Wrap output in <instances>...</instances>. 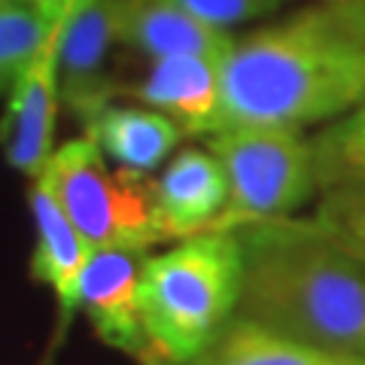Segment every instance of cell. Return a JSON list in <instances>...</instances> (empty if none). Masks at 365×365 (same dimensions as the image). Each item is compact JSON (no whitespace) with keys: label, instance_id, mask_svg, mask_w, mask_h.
Listing matches in <instances>:
<instances>
[{"label":"cell","instance_id":"cell-3","mask_svg":"<svg viewBox=\"0 0 365 365\" xmlns=\"http://www.w3.org/2000/svg\"><path fill=\"white\" fill-rule=\"evenodd\" d=\"M244 250L232 232H201L143 259L137 311L153 365H189L241 302Z\"/></svg>","mask_w":365,"mask_h":365},{"label":"cell","instance_id":"cell-20","mask_svg":"<svg viewBox=\"0 0 365 365\" xmlns=\"http://www.w3.org/2000/svg\"><path fill=\"white\" fill-rule=\"evenodd\" d=\"M40 4H46L49 9H55L58 16H71L73 9H79V6H86V4H91V0H40Z\"/></svg>","mask_w":365,"mask_h":365},{"label":"cell","instance_id":"cell-17","mask_svg":"<svg viewBox=\"0 0 365 365\" xmlns=\"http://www.w3.org/2000/svg\"><path fill=\"white\" fill-rule=\"evenodd\" d=\"M311 225L365 268V186L326 189Z\"/></svg>","mask_w":365,"mask_h":365},{"label":"cell","instance_id":"cell-21","mask_svg":"<svg viewBox=\"0 0 365 365\" xmlns=\"http://www.w3.org/2000/svg\"><path fill=\"white\" fill-rule=\"evenodd\" d=\"M362 101H365V95H362Z\"/></svg>","mask_w":365,"mask_h":365},{"label":"cell","instance_id":"cell-14","mask_svg":"<svg viewBox=\"0 0 365 365\" xmlns=\"http://www.w3.org/2000/svg\"><path fill=\"white\" fill-rule=\"evenodd\" d=\"M189 365H365V356L304 344L241 317Z\"/></svg>","mask_w":365,"mask_h":365},{"label":"cell","instance_id":"cell-11","mask_svg":"<svg viewBox=\"0 0 365 365\" xmlns=\"http://www.w3.org/2000/svg\"><path fill=\"white\" fill-rule=\"evenodd\" d=\"M122 46L146 55L150 61L170 55H198L222 64L235 40L228 31L192 16L177 0H125Z\"/></svg>","mask_w":365,"mask_h":365},{"label":"cell","instance_id":"cell-18","mask_svg":"<svg viewBox=\"0 0 365 365\" xmlns=\"http://www.w3.org/2000/svg\"><path fill=\"white\" fill-rule=\"evenodd\" d=\"M182 9H189L192 16L204 19L207 25H216L228 31L232 25L241 21H253L274 13L277 6H283L287 0H177Z\"/></svg>","mask_w":365,"mask_h":365},{"label":"cell","instance_id":"cell-5","mask_svg":"<svg viewBox=\"0 0 365 365\" xmlns=\"http://www.w3.org/2000/svg\"><path fill=\"white\" fill-rule=\"evenodd\" d=\"M228 182V201L213 232L280 220L317 189L311 143L295 128H225L210 137Z\"/></svg>","mask_w":365,"mask_h":365},{"label":"cell","instance_id":"cell-12","mask_svg":"<svg viewBox=\"0 0 365 365\" xmlns=\"http://www.w3.org/2000/svg\"><path fill=\"white\" fill-rule=\"evenodd\" d=\"M31 216H34V259L31 274L43 287H49L58 299L64 319L73 317V299H76V280L83 271L91 247L83 241L76 225L67 220L61 204L55 201L49 182L43 177L34 180L31 186Z\"/></svg>","mask_w":365,"mask_h":365},{"label":"cell","instance_id":"cell-8","mask_svg":"<svg viewBox=\"0 0 365 365\" xmlns=\"http://www.w3.org/2000/svg\"><path fill=\"white\" fill-rule=\"evenodd\" d=\"M58 37V34H55ZM58 79H55V40L28 67V73L6 95L0 119V150L6 165L37 180L55 153V122H58Z\"/></svg>","mask_w":365,"mask_h":365},{"label":"cell","instance_id":"cell-10","mask_svg":"<svg viewBox=\"0 0 365 365\" xmlns=\"http://www.w3.org/2000/svg\"><path fill=\"white\" fill-rule=\"evenodd\" d=\"M220 67L198 55L155 58L134 86V98L177 122L182 134H213L220 119Z\"/></svg>","mask_w":365,"mask_h":365},{"label":"cell","instance_id":"cell-19","mask_svg":"<svg viewBox=\"0 0 365 365\" xmlns=\"http://www.w3.org/2000/svg\"><path fill=\"white\" fill-rule=\"evenodd\" d=\"M319 6H326L353 37L365 43V0H319Z\"/></svg>","mask_w":365,"mask_h":365},{"label":"cell","instance_id":"cell-15","mask_svg":"<svg viewBox=\"0 0 365 365\" xmlns=\"http://www.w3.org/2000/svg\"><path fill=\"white\" fill-rule=\"evenodd\" d=\"M64 16L40 0H0V98L55 40Z\"/></svg>","mask_w":365,"mask_h":365},{"label":"cell","instance_id":"cell-9","mask_svg":"<svg viewBox=\"0 0 365 365\" xmlns=\"http://www.w3.org/2000/svg\"><path fill=\"white\" fill-rule=\"evenodd\" d=\"M150 195L162 241L213 232L228 201L225 170L210 150H182L150 186Z\"/></svg>","mask_w":365,"mask_h":365},{"label":"cell","instance_id":"cell-16","mask_svg":"<svg viewBox=\"0 0 365 365\" xmlns=\"http://www.w3.org/2000/svg\"><path fill=\"white\" fill-rule=\"evenodd\" d=\"M317 186H365V101L311 140Z\"/></svg>","mask_w":365,"mask_h":365},{"label":"cell","instance_id":"cell-4","mask_svg":"<svg viewBox=\"0 0 365 365\" xmlns=\"http://www.w3.org/2000/svg\"><path fill=\"white\" fill-rule=\"evenodd\" d=\"M40 177L49 182L55 201L91 250H146L162 241L150 186L125 170H113L88 134L55 146Z\"/></svg>","mask_w":365,"mask_h":365},{"label":"cell","instance_id":"cell-6","mask_svg":"<svg viewBox=\"0 0 365 365\" xmlns=\"http://www.w3.org/2000/svg\"><path fill=\"white\" fill-rule=\"evenodd\" d=\"M125 0H91L61 21L55 37V79L67 113L88 125L116 95L110 73L113 49L122 46Z\"/></svg>","mask_w":365,"mask_h":365},{"label":"cell","instance_id":"cell-2","mask_svg":"<svg viewBox=\"0 0 365 365\" xmlns=\"http://www.w3.org/2000/svg\"><path fill=\"white\" fill-rule=\"evenodd\" d=\"M241 314L304 344L365 356V268L311 222L244 225Z\"/></svg>","mask_w":365,"mask_h":365},{"label":"cell","instance_id":"cell-1","mask_svg":"<svg viewBox=\"0 0 365 365\" xmlns=\"http://www.w3.org/2000/svg\"><path fill=\"white\" fill-rule=\"evenodd\" d=\"M362 95L365 43L326 6H311L232 46L220 67L216 131H299L347 113Z\"/></svg>","mask_w":365,"mask_h":365},{"label":"cell","instance_id":"cell-7","mask_svg":"<svg viewBox=\"0 0 365 365\" xmlns=\"http://www.w3.org/2000/svg\"><path fill=\"white\" fill-rule=\"evenodd\" d=\"M143 268V250L95 247L76 280L73 307L86 311L101 341L128 356L153 365L140 311H137V280Z\"/></svg>","mask_w":365,"mask_h":365},{"label":"cell","instance_id":"cell-13","mask_svg":"<svg viewBox=\"0 0 365 365\" xmlns=\"http://www.w3.org/2000/svg\"><path fill=\"white\" fill-rule=\"evenodd\" d=\"M86 134L119 170L137 180L150 177L182 140V128L150 107L110 104L86 125Z\"/></svg>","mask_w":365,"mask_h":365}]
</instances>
